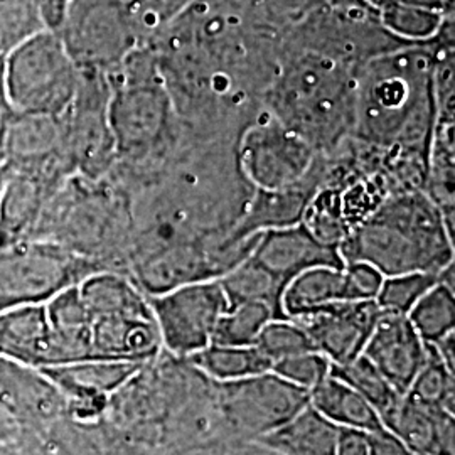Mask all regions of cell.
Listing matches in <instances>:
<instances>
[{
  "mask_svg": "<svg viewBox=\"0 0 455 455\" xmlns=\"http://www.w3.org/2000/svg\"><path fill=\"white\" fill-rule=\"evenodd\" d=\"M435 68L434 54L411 43L370 58L356 71L355 133L427 172L439 112Z\"/></svg>",
  "mask_w": 455,
  "mask_h": 455,
  "instance_id": "6da1fadb",
  "label": "cell"
},
{
  "mask_svg": "<svg viewBox=\"0 0 455 455\" xmlns=\"http://www.w3.org/2000/svg\"><path fill=\"white\" fill-rule=\"evenodd\" d=\"M447 221L432 196L420 191L391 196L344 238L342 261L368 263L383 276L440 274L454 263Z\"/></svg>",
  "mask_w": 455,
  "mask_h": 455,
  "instance_id": "7a4b0ae2",
  "label": "cell"
},
{
  "mask_svg": "<svg viewBox=\"0 0 455 455\" xmlns=\"http://www.w3.org/2000/svg\"><path fill=\"white\" fill-rule=\"evenodd\" d=\"M110 125L116 146L112 174L124 182L146 180L174 147L176 116L150 44L132 51L110 75Z\"/></svg>",
  "mask_w": 455,
  "mask_h": 455,
  "instance_id": "3957f363",
  "label": "cell"
},
{
  "mask_svg": "<svg viewBox=\"0 0 455 455\" xmlns=\"http://www.w3.org/2000/svg\"><path fill=\"white\" fill-rule=\"evenodd\" d=\"M131 235L129 195L110 176L92 180L75 174L49 197L33 240L58 244L100 272L127 274Z\"/></svg>",
  "mask_w": 455,
  "mask_h": 455,
  "instance_id": "277c9868",
  "label": "cell"
},
{
  "mask_svg": "<svg viewBox=\"0 0 455 455\" xmlns=\"http://www.w3.org/2000/svg\"><path fill=\"white\" fill-rule=\"evenodd\" d=\"M356 69L317 51L282 68L270 95L276 120L314 150L331 148L355 125Z\"/></svg>",
  "mask_w": 455,
  "mask_h": 455,
  "instance_id": "5b68a950",
  "label": "cell"
},
{
  "mask_svg": "<svg viewBox=\"0 0 455 455\" xmlns=\"http://www.w3.org/2000/svg\"><path fill=\"white\" fill-rule=\"evenodd\" d=\"M90 315L92 359L144 364L163 351L148 299L127 274L95 272L78 283Z\"/></svg>",
  "mask_w": 455,
  "mask_h": 455,
  "instance_id": "8992f818",
  "label": "cell"
},
{
  "mask_svg": "<svg viewBox=\"0 0 455 455\" xmlns=\"http://www.w3.org/2000/svg\"><path fill=\"white\" fill-rule=\"evenodd\" d=\"M80 69L60 36L44 29L4 60V86L11 110L63 115L73 101Z\"/></svg>",
  "mask_w": 455,
  "mask_h": 455,
  "instance_id": "52a82bcc",
  "label": "cell"
},
{
  "mask_svg": "<svg viewBox=\"0 0 455 455\" xmlns=\"http://www.w3.org/2000/svg\"><path fill=\"white\" fill-rule=\"evenodd\" d=\"M54 33L80 71L107 76L139 46L125 0H69Z\"/></svg>",
  "mask_w": 455,
  "mask_h": 455,
  "instance_id": "ba28073f",
  "label": "cell"
},
{
  "mask_svg": "<svg viewBox=\"0 0 455 455\" xmlns=\"http://www.w3.org/2000/svg\"><path fill=\"white\" fill-rule=\"evenodd\" d=\"M95 272L93 263L48 242L0 244V312L43 304Z\"/></svg>",
  "mask_w": 455,
  "mask_h": 455,
  "instance_id": "9c48e42d",
  "label": "cell"
},
{
  "mask_svg": "<svg viewBox=\"0 0 455 455\" xmlns=\"http://www.w3.org/2000/svg\"><path fill=\"white\" fill-rule=\"evenodd\" d=\"M212 385L220 422L236 442H257L309 405V391L293 387L274 371Z\"/></svg>",
  "mask_w": 455,
  "mask_h": 455,
  "instance_id": "30bf717a",
  "label": "cell"
},
{
  "mask_svg": "<svg viewBox=\"0 0 455 455\" xmlns=\"http://www.w3.org/2000/svg\"><path fill=\"white\" fill-rule=\"evenodd\" d=\"M110 76L80 71L73 101L61 115L66 146L75 172L84 180H105L116 165V146L110 125Z\"/></svg>",
  "mask_w": 455,
  "mask_h": 455,
  "instance_id": "8fae6325",
  "label": "cell"
},
{
  "mask_svg": "<svg viewBox=\"0 0 455 455\" xmlns=\"http://www.w3.org/2000/svg\"><path fill=\"white\" fill-rule=\"evenodd\" d=\"M147 299L159 327L163 351L180 359H188L212 344L218 323L229 307L218 278L188 283Z\"/></svg>",
  "mask_w": 455,
  "mask_h": 455,
  "instance_id": "7c38bea8",
  "label": "cell"
},
{
  "mask_svg": "<svg viewBox=\"0 0 455 455\" xmlns=\"http://www.w3.org/2000/svg\"><path fill=\"white\" fill-rule=\"evenodd\" d=\"M2 156V167L7 171L33 176L51 186H61L76 174L66 146L61 115L11 110L4 127Z\"/></svg>",
  "mask_w": 455,
  "mask_h": 455,
  "instance_id": "4fadbf2b",
  "label": "cell"
},
{
  "mask_svg": "<svg viewBox=\"0 0 455 455\" xmlns=\"http://www.w3.org/2000/svg\"><path fill=\"white\" fill-rule=\"evenodd\" d=\"M312 163L314 148L272 115L244 132L240 144L244 176L260 191H280L300 184Z\"/></svg>",
  "mask_w": 455,
  "mask_h": 455,
  "instance_id": "5bb4252c",
  "label": "cell"
},
{
  "mask_svg": "<svg viewBox=\"0 0 455 455\" xmlns=\"http://www.w3.org/2000/svg\"><path fill=\"white\" fill-rule=\"evenodd\" d=\"M0 407L19 432L43 430L68 419L65 396L44 370L2 356Z\"/></svg>",
  "mask_w": 455,
  "mask_h": 455,
  "instance_id": "9a60e30c",
  "label": "cell"
},
{
  "mask_svg": "<svg viewBox=\"0 0 455 455\" xmlns=\"http://www.w3.org/2000/svg\"><path fill=\"white\" fill-rule=\"evenodd\" d=\"M381 314L376 300H346L293 317L314 347L331 364H344L363 355V349Z\"/></svg>",
  "mask_w": 455,
  "mask_h": 455,
  "instance_id": "2e32d148",
  "label": "cell"
},
{
  "mask_svg": "<svg viewBox=\"0 0 455 455\" xmlns=\"http://www.w3.org/2000/svg\"><path fill=\"white\" fill-rule=\"evenodd\" d=\"M363 356L371 361L395 390L405 395L428 356V344L415 331L408 315L381 310Z\"/></svg>",
  "mask_w": 455,
  "mask_h": 455,
  "instance_id": "e0dca14e",
  "label": "cell"
},
{
  "mask_svg": "<svg viewBox=\"0 0 455 455\" xmlns=\"http://www.w3.org/2000/svg\"><path fill=\"white\" fill-rule=\"evenodd\" d=\"M248 257L283 287L314 267H344L339 248L319 242L304 223L263 231Z\"/></svg>",
  "mask_w": 455,
  "mask_h": 455,
  "instance_id": "ac0fdd59",
  "label": "cell"
},
{
  "mask_svg": "<svg viewBox=\"0 0 455 455\" xmlns=\"http://www.w3.org/2000/svg\"><path fill=\"white\" fill-rule=\"evenodd\" d=\"M0 356L41 370L58 364L44 302L0 312Z\"/></svg>",
  "mask_w": 455,
  "mask_h": 455,
  "instance_id": "d6986e66",
  "label": "cell"
},
{
  "mask_svg": "<svg viewBox=\"0 0 455 455\" xmlns=\"http://www.w3.org/2000/svg\"><path fill=\"white\" fill-rule=\"evenodd\" d=\"M381 422L419 455H455L452 411L427 407L403 395Z\"/></svg>",
  "mask_w": 455,
  "mask_h": 455,
  "instance_id": "ffe728a7",
  "label": "cell"
},
{
  "mask_svg": "<svg viewBox=\"0 0 455 455\" xmlns=\"http://www.w3.org/2000/svg\"><path fill=\"white\" fill-rule=\"evenodd\" d=\"M5 169V167H4ZM60 186L5 169L0 197V244L33 240L49 197Z\"/></svg>",
  "mask_w": 455,
  "mask_h": 455,
  "instance_id": "44dd1931",
  "label": "cell"
},
{
  "mask_svg": "<svg viewBox=\"0 0 455 455\" xmlns=\"http://www.w3.org/2000/svg\"><path fill=\"white\" fill-rule=\"evenodd\" d=\"M44 306L58 356L56 366L92 359L90 315L78 283L56 293Z\"/></svg>",
  "mask_w": 455,
  "mask_h": 455,
  "instance_id": "7402d4cb",
  "label": "cell"
},
{
  "mask_svg": "<svg viewBox=\"0 0 455 455\" xmlns=\"http://www.w3.org/2000/svg\"><path fill=\"white\" fill-rule=\"evenodd\" d=\"M339 432L309 403L255 443L278 455H336Z\"/></svg>",
  "mask_w": 455,
  "mask_h": 455,
  "instance_id": "603a6c76",
  "label": "cell"
},
{
  "mask_svg": "<svg viewBox=\"0 0 455 455\" xmlns=\"http://www.w3.org/2000/svg\"><path fill=\"white\" fill-rule=\"evenodd\" d=\"M358 300L344 267H314L292 278L282 293L283 317H299L329 304Z\"/></svg>",
  "mask_w": 455,
  "mask_h": 455,
  "instance_id": "cb8c5ba5",
  "label": "cell"
},
{
  "mask_svg": "<svg viewBox=\"0 0 455 455\" xmlns=\"http://www.w3.org/2000/svg\"><path fill=\"white\" fill-rule=\"evenodd\" d=\"M309 403L339 428H356L368 434L383 428L378 411L358 391L334 374H327L309 391Z\"/></svg>",
  "mask_w": 455,
  "mask_h": 455,
  "instance_id": "d4e9b609",
  "label": "cell"
},
{
  "mask_svg": "<svg viewBox=\"0 0 455 455\" xmlns=\"http://www.w3.org/2000/svg\"><path fill=\"white\" fill-rule=\"evenodd\" d=\"M196 371L212 383H229L270 371V361L253 346L214 344L186 359Z\"/></svg>",
  "mask_w": 455,
  "mask_h": 455,
  "instance_id": "484cf974",
  "label": "cell"
},
{
  "mask_svg": "<svg viewBox=\"0 0 455 455\" xmlns=\"http://www.w3.org/2000/svg\"><path fill=\"white\" fill-rule=\"evenodd\" d=\"M227 293L229 304L240 302H263L275 310L278 317L282 314V293L285 287L278 283L274 276L265 272L250 257L240 261L236 267L228 270L225 275L218 278Z\"/></svg>",
  "mask_w": 455,
  "mask_h": 455,
  "instance_id": "4316f807",
  "label": "cell"
},
{
  "mask_svg": "<svg viewBox=\"0 0 455 455\" xmlns=\"http://www.w3.org/2000/svg\"><path fill=\"white\" fill-rule=\"evenodd\" d=\"M378 19L391 36L407 43H425L439 34L445 16L435 9L388 0L378 11Z\"/></svg>",
  "mask_w": 455,
  "mask_h": 455,
  "instance_id": "83f0119b",
  "label": "cell"
},
{
  "mask_svg": "<svg viewBox=\"0 0 455 455\" xmlns=\"http://www.w3.org/2000/svg\"><path fill=\"white\" fill-rule=\"evenodd\" d=\"M408 319L427 344L454 332V289L439 280L408 312Z\"/></svg>",
  "mask_w": 455,
  "mask_h": 455,
  "instance_id": "f1b7e54d",
  "label": "cell"
},
{
  "mask_svg": "<svg viewBox=\"0 0 455 455\" xmlns=\"http://www.w3.org/2000/svg\"><path fill=\"white\" fill-rule=\"evenodd\" d=\"M331 374L338 376L339 379L358 391L359 395L378 411L379 419L388 415L403 396L391 387L388 379L363 355L344 364H332Z\"/></svg>",
  "mask_w": 455,
  "mask_h": 455,
  "instance_id": "f546056e",
  "label": "cell"
},
{
  "mask_svg": "<svg viewBox=\"0 0 455 455\" xmlns=\"http://www.w3.org/2000/svg\"><path fill=\"white\" fill-rule=\"evenodd\" d=\"M278 315L263 302L229 304L214 331V344L227 346H253L261 329Z\"/></svg>",
  "mask_w": 455,
  "mask_h": 455,
  "instance_id": "4dcf8cb0",
  "label": "cell"
},
{
  "mask_svg": "<svg viewBox=\"0 0 455 455\" xmlns=\"http://www.w3.org/2000/svg\"><path fill=\"white\" fill-rule=\"evenodd\" d=\"M405 395L427 407L454 413L455 371L440 359L432 344H428V356Z\"/></svg>",
  "mask_w": 455,
  "mask_h": 455,
  "instance_id": "1f68e13d",
  "label": "cell"
},
{
  "mask_svg": "<svg viewBox=\"0 0 455 455\" xmlns=\"http://www.w3.org/2000/svg\"><path fill=\"white\" fill-rule=\"evenodd\" d=\"M48 29L34 0H0V60Z\"/></svg>",
  "mask_w": 455,
  "mask_h": 455,
  "instance_id": "d6a6232c",
  "label": "cell"
},
{
  "mask_svg": "<svg viewBox=\"0 0 455 455\" xmlns=\"http://www.w3.org/2000/svg\"><path fill=\"white\" fill-rule=\"evenodd\" d=\"M439 275L413 272L403 275L385 276L374 300L379 309L385 312L408 315L411 307L422 299L423 293L430 291L439 282Z\"/></svg>",
  "mask_w": 455,
  "mask_h": 455,
  "instance_id": "836d02e7",
  "label": "cell"
},
{
  "mask_svg": "<svg viewBox=\"0 0 455 455\" xmlns=\"http://www.w3.org/2000/svg\"><path fill=\"white\" fill-rule=\"evenodd\" d=\"M255 346L270 361V364L280 359L315 349L306 331L289 317L272 319L261 329Z\"/></svg>",
  "mask_w": 455,
  "mask_h": 455,
  "instance_id": "e575fe53",
  "label": "cell"
},
{
  "mask_svg": "<svg viewBox=\"0 0 455 455\" xmlns=\"http://www.w3.org/2000/svg\"><path fill=\"white\" fill-rule=\"evenodd\" d=\"M195 0H125L139 46L152 43Z\"/></svg>",
  "mask_w": 455,
  "mask_h": 455,
  "instance_id": "d590c367",
  "label": "cell"
},
{
  "mask_svg": "<svg viewBox=\"0 0 455 455\" xmlns=\"http://www.w3.org/2000/svg\"><path fill=\"white\" fill-rule=\"evenodd\" d=\"M331 361L325 358L323 353L312 349L275 361L270 371L289 381L293 387L310 391L315 388L327 374H331Z\"/></svg>",
  "mask_w": 455,
  "mask_h": 455,
  "instance_id": "8d00e7d4",
  "label": "cell"
},
{
  "mask_svg": "<svg viewBox=\"0 0 455 455\" xmlns=\"http://www.w3.org/2000/svg\"><path fill=\"white\" fill-rule=\"evenodd\" d=\"M346 274L351 282L353 292L356 295L358 300H374L376 295L381 289L383 278L374 267L368 263L361 261H353V263H344Z\"/></svg>",
  "mask_w": 455,
  "mask_h": 455,
  "instance_id": "74e56055",
  "label": "cell"
},
{
  "mask_svg": "<svg viewBox=\"0 0 455 455\" xmlns=\"http://www.w3.org/2000/svg\"><path fill=\"white\" fill-rule=\"evenodd\" d=\"M370 455H419L388 428L370 434Z\"/></svg>",
  "mask_w": 455,
  "mask_h": 455,
  "instance_id": "f35d334b",
  "label": "cell"
},
{
  "mask_svg": "<svg viewBox=\"0 0 455 455\" xmlns=\"http://www.w3.org/2000/svg\"><path fill=\"white\" fill-rule=\"evenodd\" d=\"M336 455H370V434L356 428H341Z\"/></svg>",
  "mask_w": 455,
  "mask_h": 455,
  "instance_id": "ab89813d",
  "label": "cell"
},
{
  "mask_svg": "<svg viewBox=\"0 0 455 455\" xmlns=\"http://www.w3.org/2000/svg\"><path fill=\"white\" fill-rule=\"evenodd\" d=\"M69 0H34V4L37 5L41 16L44 19L48 29L56 31L61 17L65 14L66 5Z\"/></svg>",
  "mask_w": 455,
  "mask_h": 455,
  "instance_id": "60d3db41",
  "label": "cell"
},
{
  "mask_svg": "<svg viewBox=\"0 0 455 455\" xmlns=\"http://www.w3.org/2000/svg\"><path fill=\"white\" fill-rule=\"evenodd\" d=\"M11 114V107L7 101L5 95V86H4V60H0V167L4 163V156H2V137H4V127H5V120Z\"/></svg>",
  "mask_w": 455,
  "mask_h": 455,
  "instance_id": "b9f144b4",
  "label": "cell"
},
{
  "mask_svg": "<svg viewBox=\"0 0 455 455\" xmlns=\"http://www.w3.org/2000/svg\"><path fill=\"white\" fill-rule=\"evenodd\" d=\"M17 434H19V428L16 423L12 422L11 417L4 411V408L0 407V442L16 439Z\"/></svg>",
  "mask_w": 455,
  "mask_h": 455,
  "instance_id": "7bdbcfd3",
  "label": "cell"
},
{
  "mask_svg": "<svg viewBox=\"0 0 455 455\" xmlns=\"http://www.w3.org/2000/svg\"><path fill=\"white\" fill-rule=\"evenodd\" d=\"M0 455H24L14 440L0 442Z\"/></svg>",
  "mask_w": 455,
  "mask_h": 455,
  "instance_id": "ee69618b",
  "label": "cell"
},
{
  "mask_svg": "<svg viewBox=\"0 0 455 455\" xmlns=\"http://www.w3.org/2000/svg\"><path fill=\"white\" fill-rule=\"evenodd\" d=\"M4 180H5V169L0 167V197H2V189H4Z\"/></svg>",
  "mask_w": 455,
  "mask_h": 455,
  "instance_id": "f6af8a7d",
  "label": "cell"
}]
</instances>
